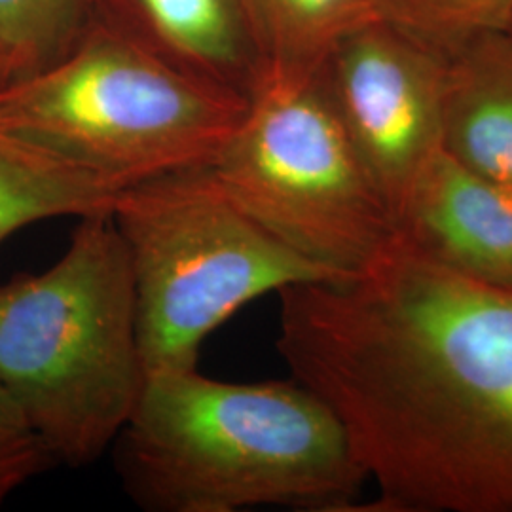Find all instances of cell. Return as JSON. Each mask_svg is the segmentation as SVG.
<instances>
[{
	"label": "cell",
	"mask_w": 512,
	"mask_h": 512,
	"mask_svg": "<svg viewBox=\"0 0 512 512\" xmlns=\"http://www.w3.org/2000/svg\"><path fill=\"white\" fill-rule=\"evenodd\" d=\"M277 349L342 423L370 511L512 512V293L403 239L361 274L279 291Z\"/></svg>",
	"instance_id": "obj_1"
},
{
	"label": "cell",
	"mask_w": 512,
	"mask_h": 512,
	"mask_svg": "<svg viewBox=\"0 0 512 512\" xmlns=\"http://www.w3.org/2000/svg\"><path fill=\"white\" fill-rule=\"evenodd\" d=\"M112 450L124 490L152 512L348 511L368 480L342 423L294 378L148 374Z\"/></svg>",
	"instance_id": "obj_2"
},
{
	"label": "cell",
	"mask_w": 512,
	"mask_h": 512,
	"mask_svg": "<svg viewBox=\"0 0 512 512\" xmlns=\"http://www.w3.org/2000/svg\"><path fill=\"white\" fill-rule=\"evenodd\" d=\"M147 378L126 247L110 211L86 215L54 266L0 285V387L55 463L86 467Z\"/></svg>",
	"instance_id": "obj_3"
},
{
	"label": "cell",
	"mask_w": 512,
	"mask_h": 512,
	"mask_svg": "<svg viewBox=\"0 0 512 512\" xmlns=\"http://www.w3.org/2000/svg\"><path fill=\"white\" fill-rule=\"evenodd\" d=\"M245 109L243 95L88 18L50 65L0 88V133L126 188L209 164Z\"/></svg>",
	"instance_id": "obj_4"
},
{
	"label": "cell",
	"mask_w": 512,
	"mask_h": 512,
	"mask_svg": "<svg viewBox=\"0 0 512 512\" xmlns=\"http://www.w3.org/2000/svg\"><path fill=\"white\" fill-rule=\"evenodd\" d=\"M110 219L128 253L147 374L196 368L205 338L264 294L340 279L264 232L207 164L126 186Z\"/></svg>",
	"instance_id": "obj_5"
},
{
	"label": "cell",
	"mask_w": 512,
	"mask_h": 512,
	"mask_svg": "<svg viewBox=\"0 0 512 512\" xmlns=\"http://www.w3.org/2000/svg\"><path fill=\"white\" fill-rule=\"evenodd\" d=\"M207 167L264 232L334 277L365 272L399 238L319 74H258L238 128Z\"/></svg>",
	"instance_id": "obj_6"
},
{
	"label": "cell",
	"mask_w": 512,
	"mask_h": 512,
	"mask_svg": "<svg viewBox=\"0 0 512 512\" xmlns=\"http://www.w3.org/2000/svg\"><path fill=\"white\" fill-rule=\"evenodd\" d=\"M444 69L446 54L374 19L344 38L319 71L393 219L421 169L442 150Z\"/></svg>",
	"instance_id": "obj_7"
},
{
	"label": "cell",
	"mask_w": 512,
	"mask_h": 512,
	"mask_svg": "<svg viewBox=\"0 0 512 512\" xmlns=\"http://www.w3.org/2000/svg\"><path fill=\"white\" fill-rule=\"evenodd\" d=\"M399 238L442 268L512 293V188L437 152L395 215Z\"/></svg>",
	"instance_id": "obj_8"
},
{
	"label": "cell",
	"mask_w": 512,
	"mask_h": 512,
	"mask_svg": "<svg viewBox=\"0 0 512 512\" xmlns=\"http://www.w3.org/2000/svg\"><path fill=\"white\" fill-rule=\"evenodd\" d=\"M88 18L245 99L258 78L241 0H86Z\"/></svg>",
	"instance_id": "obj_9"
},
{
	"label": "cell",
	"mask_w": 512,
	"mask_h": 512,
	"mask_svg": "<svg viewBox=\"0 0 512 512\" xmlns=\"http://www.w3.org/2000/svg\"><path fill=\"white\" fill-rule=\"evenodd\" d=\"M442 150L512 188V40L486 33L446 54Z\"/></svg>",
	"instance_id": "obj_10"
},
{
	"label": "cell",
	"mask_w": 512,
	"mask_h": 512,
	"mask_svg": "<svg viewBox=\"0 0 512 512\" xmlns=\"http://www.w3.org/2000/svg\"><path fill=\"white\" fill-rule=\"evenodd\" d=\"M258 74L317 76L336 46L378 19L372 0H241Z\"/></svg>",
	"instance_id": "obj_11"
},
{
	"label": "cell",
	"mask_w": 512,
	"mask_h": 512,
	"mask_svg": "<svg viewBox=\"0 0 512 512\" xmlns=\"http://www.w3.org/2000/svg\"><path fill=\"white\" fill-rule=\"evenodd\" d=\"M120 190L0 133V243L38 220L107 213Z\"/></svg>",
	"instance_id": "obj_12"
},
{
	"label": "cell",
	"mask_w": 512,
	"mask_h": 512,
	"mask_svg": "<svg viewBox=\"0 0 512 512\" xmlns=\"http://www.w3.org/2000/svg\"><path fill=\"white\" fill-rule=\"evenodd\" d=\"M86 21V0H0V88L50 65Z\"/></svg>",
	"instance_id": "obj_13"
},
{
	"label": "cell",
	"mask_w": 512,
	"mask_h": 512,
	"mask_svg": "<svg viewBox=\"0 0 512 512\" xmlns=\"http://www.w3.org/2000/svg\"><path fill=\"white\" fill-rule=\"evenodd\" d=\"M378 19L450 54L471 38L505 31L512 0H372Z\"/></svg>",
	"instance_id": "obj_14"
},
{
	"label": "cell",
	"mask_w": 512,
	"mask_h": 512,
	"mask_svg": "<svg viewBox=\"0 0 512 512\" xmlns=\"http://www.w3.org/2000/svg\"><path fill=\"white\" fill-rule=\"evenodd\" d=\"M52 465L54 458L0 387V507Z\"/></svg>",
	"instance_id": "obj_15"
},
{
	"label": "cell",
	"mask_w": 512,
	"mask_h": 512,
	"mask_svg": "<svg viewBox=\"0 0 512 512\" xmlns=\"http://www.w3.org/2000/svg\"><path fill=\"white\" fill-rule=\"evenodd\" d=\"M505 33L509 35V38L512 40V18L511 21H509V25H507V29H505Z\"/></svg>",
	"instance_id": "obj_16"
}]
</instances>
